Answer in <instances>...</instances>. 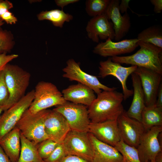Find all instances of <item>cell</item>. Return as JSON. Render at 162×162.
<instances>
[{"instance_id":"3957f363","label":"cell","mask_w":162,"mask_h":162,"mask_svg":"<svg viewBox=\"0 0 162 162\" xmlns=\"http://www.w3.org/2000/svg\"><path fill=\"white\" fill-rule=\"evenodd\" d=\"M3 71L9 94L6 110L25 96L31 75L29 73L19 67L8 64L6 65Z\"/></svg>"},{"instance_id":"44dd1931","label":"cell","mask_w":162,"mask_h":162,"mask_svg":"<svg viewBox=\"0 0 162 162\" xmlns=\"http://www.w3.org/2000/svg\"><path fill=\"white\" fill-rule=\"evenodd\" d=\"M131 75L134 88L133 97L126 113L130 117L141 122V114L146 106L144 94L138 76L134 72Z\"/></svg>"},{"instance_id":"d6a6232c","label":"cell","mask_w":162,"mask_h":162,"mask_svg":"<svg viewBox=\"0 0 162 162\" xmlns=\"http://www.w3.org/2000/svg\"><path fill=\"white\" fill-rule=\"evenodd\" d=\"M11 43V40L8 34L0 30V45L4 47L7 51L10 49Z\"/></svg>"},{"instance_id":"603a6c76","label":"cell","mask_w":162,"mask_h":162,"mask_svg":"<svg viewBox=\"0 0 162 162\" xmlns=\"http://www.w3.org/2000/svg\"><path fill=\"white\" fill-rule=\"evenodd\" d=\"M141 122L145 131L156 126H162V109L156 104L146 106L141 116Z\"/></svg>"},{"instance_id":"f546056e","label":"cell","mask_w":162,"mask_h":162,"mask_svg":"<svg viewBox=\"0 0 162 162\" xmlns=\"http://www.w3.org/2000/svg\"><path fill=\"white\" fill-rule=\"evenodd\" d=\"M9 98V92L5 82L3 70L0 71V106L4 108V111L6 110Z\"/></svg>"},{"instance_id":"836d02e7","label":"cell","mask_w":162,"mask_h":162,"mask_svg":"<svg viewBox=\"0 0 162 162\" xmlns=\"http://www.w3.org/2000/svg\"><path fill=\"white\" fill-rule=\"evenodd\" d=\"M1 18L2 20L5 21L8 24H15L17 21L16 18L9 10L7 11L2 15Z\"/></svg>"},{"instance_id":"2e32d148","label":"cell","mask_w":162,"mask_h":162,"mask_svg":"<svg viewBox=\"0 0 162 162\" xmlns=\"http://www.w3.org/2000/svg\"><path fill=\"white\" fill-rule=\"evenodd\" d=\"M86 30L88 38L94 42L98 43L99 38L102 40L114 39L113 24L105 13L90 19L87 25Z\"/></svg>"},{"instance_id":"f35d334b","label":"cell","mask_w":162,"mask_h":162,"mask_svg":"<svg viewBox=\"0 0 162 162\" xmlns=\"http://www.w3.org/2000/svg\"><path fill=\"white\" fill-rule=\"evenodd\" d=\"M130 0H122L120 3H119L118 8L120 13H125L127 12L128 8H130L129 3Z\"/></svg>"},{"instance_id":"d4e9b609","label":"cell","mask_w":162,"mask_h":162,"mask_svg":"<svg viewBox=\"0 0 162 162\" xmlns=\"http://www.w3.org/2000/svg\"><path fill=\"white\" fill-rule=\"evenodd\" d=\"M38 17L40 20H49L54 26L61 28L65 22H69L73 18L72 15L58 9L42 11L38 15Z\"/></svg>"},{"instance_id":"f6af8a7d","label":"cell","mask_w":162,"mask_h":162,"mask_svg":"<svg viewBox=\"0 0 162 162\" xmlns=\"http://www.w3.org/2000/svg\"><path fill=\"white\" fill-rule=\"evenodd\" d=\"M4 23V22H3V20H0V26H2Z\"/></svg>"},{"instance_id":"7a4b0ae2","label":"cell","mask_w":162,"mask_h":162,"mask_svg":"<svg viewBox=\"0 0 162 162\" xmlns=\"http://www.w3.org/2000/svg\"><path fill=\"white\" fill-rule=\"evenodd\" d=\"M140 49L133 55L111 57L112 60L151 69L162 74V49L151 44L139 41Z\"/></svg>"},{"instance_id":"8fae6325","label":"cell","mask_w":162,"mask_h":162,"mask_svg":"<svg viewBox=\"0 0 162 162\" xmlns=\"http://www.w3.org/2000/svg\"><path fill=\"white\" fill-rule=\"evenodd\" d=\"M121 139L136 148L145 131L141 122L129 117L124 110L117 119Z\"/></svg>"},{"instance_id":"f1b7e54d","label":"cell","mask_w":162,"mask_h":162,"mask_svg":"<svg viewBox=\"0 0 162 162\" xmlns=\"http://www.w3.org/2000/svg\"><path fill=\"white\" fill-rule=\"evenodd\" d=\"M58 144L50 139H48L37 145L38 151L41 158L44 160L48 157Z\"/></svg>"},{"instance_id":"7c38bea8","label":"cell","mask_w":162,"mask_h":162,"mask_svg":"<svg viewBox=\"0 0 162 162\" xmlns=\"http://www.w3.org/2000/svg\"><path fill=\"white\" fill-rule=\"evenodd\" d=\"M162 131V126H156L144 133L136 148L141 162L155 161L157 155L162 151L159 139Z\"/></svg>"},{"instance_id":"7bdbcfd3","label":"cell","mask_w":162,"mask_h":162,"mask_svg":"<svg viewBox=\"0 0 162 162\" xmlns=\"http://www.w3.org/2000/svg\"><path fill=\"white\" fill-rule=\"evenodd\" d=\"M2 51L6 52L7 51L4 47L0 45V52Z\"/></svg>"},{"instance_id":"8992f818","label":"cell","mask_w":162,"mask_h":162,"mask_svg":"<svg viewBox=\"0 0 162 162\" xmlns=\"http://www.w3.org/2000/svg\"><path fill=\"white\" fill-rule=\"evenodd\" d=\"M88 107L66 101L53 110L61 113L68 122L71 130L88 132L91 122Z\"/></svg>"},{"instance_id":"30bf717a","label":"cell","mask_w":162,"mask_h":162,"mask_svg":"<svg viewBox=\"0 0 162 162\" xmlns=\"http://www.w3.org/2000/svg\"><path fill=\"white\" fill-rule=\"evenodd\" d=\"M137 67L131 65L124 67L121 64L113 61L111 57L107 60L101 61L99 63V76L102 78L111 75L116 77L122 85L124 100H126L132 96L133 90L129 89L126 85V81L129 76L134 73Z\"/></svg>"},{"instance_id":"7dc6e473","label":"cell","mask_w":162,"mask_h":162,"mask_svg":"<svg viewBox=\"0 0 162 162\" xmlns=\"http://www.w3.org/2000/svg\"><path fill=\"white\" fill-rule=\"evenodd\" d=\"M2 1L0 0V2H1Z\"/></svg>"},{"instance_id":"ee69618b","label":"cell","mask_w":162,"mask_h":162,"mask_svg":"<svg viewBox=\"0 0 162 162\" xmlns=\"http://www.w3.org/2000/svg\"><path fill=\"white\" fill-rule=\"evenodd\" d=\"M4 108L2 106H0V117L1 116V114L2 111H4Z\"/></svg>"},{"instance_id":"4316f807","label":"cell","mask_w":162,"mask_h":162,"mask_svg":"<svg viewBox=\"0 0 162 162\" xmlns=\"http://www.w3.org/2000/svg\"><path fill=\"white\" fill-rule=\"evenodd\" d=\"M115 147L122 155L123 162H141L137 148L128 145L122 140Z\"/></svg>"},{"instance_id":"cb8c5ba5","label":"cell","mask_w":162,"mask_h":162,"mask_svg":"<svg viewBox=\"0 0 162 162\" xmlns=\"http://www.w3.org/2000/svg\"><path fill=\"white\" fill-rule=\"evenodd\" d=\"M21 148L17 162H45L40 156L37 145L20 133Z\"/></svg>"},{"instance_id":"60d3db41","label":"cell","mask_w":162,"mask_h":162,"mask_svg":"<svg viewBox=\"0 0 162 162\" xmlns=\"http://www.w3.org/2000/svg\"><path fill=\"white\" fill-rule=\"evenodd\" d=\"M0 162H11L10 159L0 146Z\"/></svg>"},{"instance_id":"277c9868","label":"cell","mask_w":162,"mask_h":162,"mask_svg":"<svg viewBox=\"0 0 162 162\" xmlns=\"http://www.w3.org/2000/svg\"><path fill=\"white\" fill-rule=\"evenodd\" d=\"M57 87L53 83L41 81L36 85L34 99L28 110L35 113L66 102Z\"/></svg>"},{"instance_id":"ac0fdd59","label":"cell","mask_w":162,"mask_h":162,"mask_svg":"<svg viewBox=\"0 0 162 162\" xmlns=\"http://www.w3.org/2000/svg\"><path fill=\"white\" fill-rule=\"evenodd\" d=\"M119 3L118 0H111L105 12L108 19L112 22L115 34L114 39L118 41L126 35L131 26L128 13H126L122 15L119 10Z\"/></svg>"},{"instance_id":"d6986e66","label":"cell","mask_w":162,"mask_h":162,"mask_svg":"<svg viewBox=\"0 0 162 162\" xmlns=\"http://www.w3.org/2000/svg\"><path fill=\"white\" fill-rule=\"evenodd\" d=\"M93 156L92 162H123L122 155L114 146L103 142L88 132Z\"/></svg>"},{"instance_id":"484cf974","label":"cell","mask_w":162,"mask_h":162,"mask_svg":"<svg viewBox=\"0 0 162 162\" xmlns=\"http://www.w3.org/2000/svg\"><path fill=\"white\" fill-rule=\"evenodd\" d=\"M137 39L162 49V30L158 26L153 25L144 29L138 34Z\"/></svg>"},{"instance_id":"4fadbf2b","label":"cell","mask_w":162,"mask_h":162,"mask_svg":"<svg viewBox=\"0 0 162 162\" xmlns=\"http://www.w3.org/2000/svg\"><path fill=\"white\" fill-rule=\"evenodd\" d=\"M139 77L145 97L146 106L156 104L162 74L148 68L137 67L135 71Z\"/></svg>"},{"instance_id":"6da1fadb","label":"cell","mask_w":162,"mask_h":162,"mask_svg":"<svg viewBox=\"0 0 162 162\" xmlns=\"http://www.w3.org/2000/svg\"><path fill=\"white\" fill-rule=\"evenodd\" d=\"M88 107L91 122L98 123L117 119L124 110L122 93L116 90L103 91Z\"/></svg>"},{"instance_id":"74e56055","label":"cell","mask_w":162,"mask_h":162,"mask_svg":"<svg viewBox=\"0 0 162 162\" xmlns=\"http://www.w3.org/2000/svg\"><path fill=\"white\" fill-rule=\"evenodd\" d=\"M79 1V0H56L55 2L56 4L58 7H61L63 9L66 6L71 4L74 3Z\"/></svg>"},{"instance_id":"ba28073f","label":"cell","mask_w":162,"mask_h":162,"mask_svg":"<svg viewBox=\"0 0 162 162\" xmlns=\"http://www.w3.org/2000/svg\"><path fill=\"white\" fill-rule=\"evenodd\" d=\"M34 90L28 92L18 101L4 111L0 117V140L16 126L32 102Z\"/></svg>"},{"instance_id":"5bb4252c","label":"cell","mask_w":162,"mask_h":162,"mask_svg":"<svg viewBox=\"0 0 162 162\" xmlns=\"http://www.w3.org/2000/svg\"><path fill=\"white\" fill-rule=\"evenodd\" d=\"M44 122L46 132L49 138L58 143L62 142L71 130L64 117L54 110H46Z\"/></svg>"},{"instance_id":"d590c367","label":"cell","mask_w":162,"mask_h":162,"mask_svg":"<svg viewBox=\"0 0 162 162\" xmlns=\"http://www.w3.org/2000/svg\"><path fill=\"white\" fill-rule=\"evenodd\" d=\"M13 7L12 3L8 1H2L0 2V20H1V15Z\"/></svg>"},{"instance_id":"ffe728a7","label":"cell","mask_w":162,"mask_h":162,"mask_svg":"<svg viewBox=\"0 0 162 162\" xmlns=\"http://www.w3.org/2000/svg\"><path fill=\"white\" fill-rule=\"evenodd\" d=\"M62 93L66 101L88 107L96 97L92 89L79 83L69 86L63 89Z\"/></svg>"},{"instance_id":"b9f144b4","label":"cell","mask_w":162,"mask_h":162,"mask_svg":"<svg viewBox=\"0 0 162 162\" xmlns=\"http://www.w3.org/2000/svg\"><path fill=\"white\" fill-rule=\"evenodd\" d=\"M155 161V162H162V151L159 152L156 156Z\"/></svg>"},{"instance_id":"52a82bcc","label":"cell","mask_w":162,"mask_h":162,"mask_svg":"<svg viewBox=\"0 0 162 162\" xmlns=\"http://www.w3.org/2000/svg\"><path fill=\"white\" fill-rule=\"evenodd\" d=\"M62 143L67 155L76 156L92 162L93 150L88 132L71 130Z\"/></svg>"},{"instance_id":"8d00e7d4","label":"cell","mask_w":162,"mask_h":162,"mask_svg":"<svg viewBox=\"0 0 162 162\" xmlns=\"http://www.w3.org/2000/svg\"><path fill=\"white\" fill-rule=\"evenodd\" d=\"M150 2L154 6V12L156 14L160 13L162 10V0H150Z\"/></svg>"},{"instance_id":"9c48e42d","label":"cell","mask_w":162,"mask_h":162,"mask_svg":"<svg viewBox=\"0 0 162 162\" xmlns=\"http://www.w3.org/2000/svg\"><path fill=\"white\" fill-rule=\"evenodd\" d=\"M66 66L64 68L62 76L71 81H75L86 85L92 89L97 94L102 91H113L116 87H109L101 83L97 76L89 74L82 70L80 63L76 62L73 58L66 62Z\"/></svg>"},{"instance_id":"e0dca14e","label":"cell","mask_w":162,"mask_h":162,"mask_svg":"<svg viewBox=\"0 0 162 162\" xmlns=\"http://www.w3.org/2000/svg\"><path fill=\"white\" fill-rule=\"evenodd\" d=\"M88 132L99 141L115 147L121 138L116 120L90 122Z\"/></svg>"},{"instance_id":"ab89813d","label":"cell","mask_w":162,"mask_h":162,"mask_svg":"<svg viewBox=\"0 0 162 162\" xmlns=\"http://www.w3.org/2000/svg\"><path fill=\"white\" fill-rule=\"evenodd\" d=\"M156 105L158 108L162 109V84H160L157 97Z\"/></svg>"},{"instance_id":"1f68e13d","label":"cell","mask_w":162,"mask_h":162,"mask_svg":"<svg viewBox=\"0 0 162 162\" xmlns=\"http://www.w3.org/2000/svg\"><path fill=\"white\" fill-rule=\"evenodd\" d=\"M18 57L16 54L7 55L5 52L0 53V71L4 70L9 62Z\"/></svg>"},{"instance_id":"e575fe53","label":"cell","mask_w":162,"mask_h":162,"mask_svg":"<svg viewBox=\"0 0 162 162\" xmlns=\"http://www.w3.org/2000/svg\"><path fill=\"white\" fill-rule=\"evenodd\" d=\"M59 162H90L80 157L74 155H66Z\"/></svg>"},{"instance_id":"9a60e30c","label":"cell","mask_w":162,"mask_h":162,"mask_svg":"<svg viewBox=\"0 0 162 162\" xmlns=\"http://www.w3.org/2000/svg\"><path fill=\"white\" fill-rule=\"evenodd\" d=\"M139 41L134 38L115 42L108 38L104 42L99 43L94 47L93 52L102 57H112L133 52L138 46Z\"/></svg>"},{"instance_id":"5b68a950","label":"cell","mask_w":162,"mask_h":162,"mask_svg":"<svg viewBox=\"0 0 162 162\" xmlns=\"http://www.w3.org/2000/svg\"><path fill=\"white\" fill-rule=\"evenodd\" d=\"M46 110L33 113L27 109L16 126L24 137L36 145L49 139L44 122Z\"/></svg>"},{"instance_id":"83f0119b","label":"cell","mask_w":162,"mask_h":162,"mask_svg":"<svg viewBox=\"0 0 162 162\" xmlns=\"http://www.w3.org/2000/svg\"><path fill=\"white\" fill-rule=\"evenodd\" d=\"M110 0H87L86 11L89 16L94 17L105 13Z\"/></svg>"},{"instance_id":"bcb514c9","label":"cell","mask_w":162,"mask_h":162,"mask_svg":"<svg viewBox=\"0 0 162 162\" xmlns=\"http://www.w3.org/2000/svg\"><path fill=\"white\" fill-rule=\"evenodd\" d=\"M155 162L154 161H150V162Z\"/></svg>"},{"instance_id":"7402d4cb","label":"cell","mask_w":162,"mask_h":162,"mask_svg":"<svg viewBox=\"0 0 162 162\" xmlns=\"http://www.w3.org/2000/svg\"><path fill=\"white\" fill-rule=\"evenodd\" d=\"M0 146L11 162H17L20 155V132L16 127L0 140Z\"/></svg>"},{"instance_id":"4dcf8cb0","label":"cell","mask_w":162,"mask_h":162,"mask_svg":"<svg viewBox=\"0 0 162 162\" xmlns=\"http://www.w3.org/2000/svg\"><path fill=\"white\" fill-rule=\"evenodd\" d=\"M66 155L63 144L59 143L50 155L44 160L45 162H59Z\"/></svg>"}]
</instances>
